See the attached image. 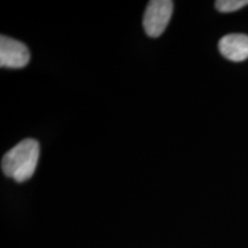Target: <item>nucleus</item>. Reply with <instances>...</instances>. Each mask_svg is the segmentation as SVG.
Returning a JSON list of instances; mask_svg holds the SVG:
<instances>
[{
  "mask_svg": "<svg viewBox=\"0 0 248 248\" xmlns=\"http://www.w3.org/2000/svg\"><path fill=\"white\" fill-rule=\"evenodd\" d=\"M39 154V142L35 139H24L2 156V172L17 183L26 182L36 171Z\"/></svg>",
  "mask_w": 248,
  "mask_h": 248,
  "instance_id": "nucleus-1",
  "label": "nucleus"
},
{
  "mask_svg": "<svg viewBox=\"0 0 248 248\" xmlns=\"http://www.w3.org/2000/svg\"><path fill=\"white\" fill-rule=\"evenodd\" d=\"M173 1L171 0H152L147 4L142 26L150 37H159L168 27L172 16Z\"/></svg>",
  "mask_w": 248,
  "mask_h": 248,
  "instance_id": "nucleus-2",
  "label": "nucleus"
},
{
  "mask_svg": "<svg viewBox=\"0 0 248 248\" xmlns=\"http://www.w3.org/2000/svg\"><path fill=\"white\" fill-rule=\"evenodd\" d=\"M30 61V52L23 43L1 35L0 37V67L18 68L26 67Z\"/></svg>",
  "mask_w": 248,
  "mask_h": 248,
  "instance_id": "nucleus-3",
  "label": "nucleus"
},
{
  "mask_svg": "<svg viewBox=\"0 0 248 248\" xmlns=\"http://www.w3.org/2000/svg\"><path fill=\"white\" fill-rule=\"evenodd\" d=\"M218 49L225 59L241 62L248 59V36L244 33H230L222 37Z\"/></svg>",
  "mask_w": 248,
  "mask_h": 248,
  "instance_id": "nucleus-4",
  "label": "nucleus"
},
{
  "mask_svg": "<svg viewBox=\"0 0 248 248\" xmlns=\"http://www.w3.org/2000/svg\"><path fill=\"white\" fill-rule=\"evenodd\" d=\"M248 5V0H217L215 7L221 13H232Z\"/></svg>",
  "mask_w": 248,
  "mask_h": 248,
  "instance_id": "nucleus-5",
  "label": "nucleus"
}]
</instances>
